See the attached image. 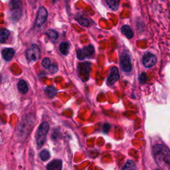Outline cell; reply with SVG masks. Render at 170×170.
Masks as SVG:
<instances>
[{
    "instance_id": "26",
    "label": "cell",
    "mask_w": 170,
    "mask_h": 170,
    "mask_svg": "<svg viewBox=\"0 0 170 170\" xmlns=\"http://www.w3.org/2000/svg\"><path fill=\"white\" fill-rule=\"evenodd\" d=\"M146 80V75L145 73H142L140 76V81L142 84H144Z\"/></svg>"
},
{
    "instance_id": "10",
    "label": "cell",
    "mask_w": 170,
    "mask_h": 170,
    "mask_svg": "<svg viewBox=\"0 0 170 170\" xmlns=\"http://www.w3.org/2000/svg\"><path fill=\"white\" fill-rule=\"evenodd\" d=\"M142 63L144 67L149 69V68H152L156 65L157 63V58L154 55L148 53L144 55Z\"/></svg>"
},
{
    "instance_id": "16",
    "label": "cell",
    "mask_w": 170,
    "mask_h": 170,
    "mask_svg": "<svg viewBox=\"0 0 170 170\" xmlns=\"http://www.w3.org/2000/svg\"><path fill=\"white\" fill-rule=\"evenodd\" d=\"M18 88L19 91L21 93H22V94H25V93H27L29 90L27 83L23 80H19L18 84Z\"/></svg>"
},
{
    "instance_id": "2",
    "label": "cell",
    "mask_w": 170,
    "mask_h": 170,
    "mask_svg": "<svg viewBox=\"0 0 170 170\" xmlns=\"http://www.w3.org/2000/svg\"><path fill=\"white\" fill-rule=\"evenodd\" d=\"M34 117L23 116L18 127V134L21 138H25L30 133L34 124Z\"/></svg>"
},
{
    "instance_id": "24",
    "label": "cell",
    "mask_w": 170,
    "mask_h": 170,
    "mask_svg": "<svg viewBox=\"0 0 170 170\" xmlns=\"http://www.w3.org/2000/svg\"><path fill=\"white\" fill-rule=\"evenodd\" d=\"M42 65L45 69H49L50 66L51 65V60L49 58H45L42 61Z\"/></svg>"
},
{
    "instance_id": "4",
    "label": "cell",
    "mask_w": 170,
    "mask_h": 170,
    "mask_svg": "<svg viewBox=\"0 0 170 170\" xmlns=\"http://www.w3.org/2000/svg\"><path fill=\"white\" fill-rule=\"evenodd\" d=\"M11 15L14 20H18L22 14V4L20 1L14 0L10 3Z\"/></svg>"
},
{
    "instance_id": "1",
    "label": "cell",
    "mask_w": 170,
    "mask_h": 170,
    "mask_svg": "<svg viewBox=\"0 0 170 170\" xmlns=\"http://www.w3.org/2000/svg\"><path fill=\"white\" fill-rule=\"evenodd\" d=\"M153 154L156 163L158 165H169L170 152L169 148L163 144H158L153 148Z\"/></svg>"
},
{
    "instance_id": "28",
    "label": "cell",
    "mask_w": 170,
    "mask_h": 170,
    "mask_svg": "<svg viewBox=\"0 0 170 170\" xmlns=\"http://www.w3.org/2000/svg\"><path fill=\"white\" fill-rule=\"evenodd\" d=\"M0 83H1V76H0Z\"/></svg>"
},
{
    "instance_id": "12",
    "label": "cell",
    "mask_w": 170,
    "mask_h": 170,
    "mask_svg": "<svg viewBox=\"0 0 170 170\" xmlns=\"http://www.w3.org/2000/svg\"><path fill=\"white\" fill-rule=\"evenodd\" d=\"M63 162L61 160H54L47 165V170H62Z\"/></svg>"
},
{
    "instance_id": "14",
    "label": "cell",
    "mask_w": 170,
    "mask_h": 170,
    "mask_svg": "<svg viewBox=\"0 0 170 170\" xmlns=\"http://www.w3.org/2000/svg\"><path fill=\"white\" fill-rule=\"evenodd\" d=\"M10 31L6 29H0V43L5 42L10 37Z\"/></svg>"
},
{
    "instance_id": "17",
    "label": "cell",
    "mask_w": 170,
    "mask_h": 170,
    "mask_svg": "<svg viewBox=\"0 0 170 170\" xmlns=\"http://www.w3.org/2000/svg\"><path fill=\"white\" fill-rule=\"evenodd\" d=\"M69 47L70 45L69 42H62L59 45V50H60L61 53L64 55H67L69 51Z\"/></svg>"
},
{
    "instance_id": "5",
    "label": "cell",
    "mask_w": 170,
    "mask_h": 170,
    "mask_svg": "<svg viewBox=\"0 0 170 170\" xmlns=\"http://www.w3.org/2000/svg\"><path fill=\"white\" fill-rule=\"evenodd\" d=\"M91 66V63L88 62L80 63L78 65L79 76L83 81H87L89 79Z\"/></svg>"
},
{
    "instance_id": "22",
    "label": "cell",
    "mask_w": 170,
    "mask_h": 170,
    "mask_svg": "<svg viewBox=\"0 0 170 170\" xmlns=\"http://www.w3.org/2000/svg\"><path fill=\"white\" fill-rule=\"evenodd\" d=\"M45 93L47 95L48 97L49 98H53L55 96V94L57 93V91L54 87H47L45 88Z\"/></svg>"
},
{
    "instance_id": "23",
    "label": "cell",
    "mask_w": 170,
    "mask_h": 170,
    "mask_svg": "<svg viewBox=\"0 0 170 170\" xmlns=\"http://www.w3.org/2000/svg\"><path fill=\"white\" fill-rule=\"evenodd\" d=\"M76 20H77L79 23H80L84 27H88L89 25V21L87 19L82 18V17H80V18Z\"/></svg>"
},
{
    "instance_id": "21",
    "label": "cell",
    "mask_w": 170,
    "mask_h": 170,
    "mask_svg": "<svg viewBox=\"0 0 170 170\" xmlns=\"http://www.w3.org/2000/svg\"><path fill=\"white\" fill-rule=\"evenodd\" d=\"M39 156H40V158L42 161H45L50 158L51 155H50L49 152L47 150H43L41 152Z\"/></svg>"
},
{
    "instance_id": "6",
    "label": "cell",
    "mask_w": 170,
    "mask_h": 170,
    "mask_svg": "<svg viewBox=\"0 0 170 170\" xmlns=\"http://www.w3.org/2000/svg\"><path fill=\"white\" fill-rule=\"evenodd\" d=\"M40 49L37 45H32L26 52L27 60L31 62H35L40 58Z\"/></svg>"
},
{
    "instance_id": "29",
    "label": "cell",
    "mask_w": 170,
    "mask_h": 170,
    "mask_svg": "<svg viewBox=\"0 0 170 170\" xmlns=\"http://www.w3.org/2000/svg\"><path fill=\"white\" fill-rule=\"evenodd\" d=\"M156 170H159V169H156Z\"/></svg>"
},
{
    "instance_id": "19",
    "label": "cell",
    "mask_w": 170,
    "mask_h": 170,
    "mask_svg": "<svg viewBox=\"0 0 170 170\" xmlns=\"http://www.w3.org/2000/svg\"><path fill=\"white\" fill-rule=\"evenodd\" d=\"M136 166L134 161L132 160H127L126 164L122 168V170H136Z\"/></svg>"
},
{
    "instance_id": "9",
    "label": "cell",
    "mask_w": 170,
    "mask_h": 170,
    "mask_svg": "<svg viewBox=\"0 0 170 170\" xmlns=\"http://www.w3.org/2000/svg\"><path fill=\"white\" fill-rule=\"evenodd\" d=\"M120 66L122 69L126 73H129L132 69L130 55L127 53H122L120 56Z\"/></svg>"
},
{
    "instance_id": "11",
    "label": "cell",
    "mask_w": 170,
    "mask_h": 170,
    "mask_svg": "<svg viewBox=\"0 0 170 170\" xmlns=\"http://www.w3.org/2000/svg\"><path fill=\"white\" fill-rule=\"evenodd\" d=\"M120 77V74H119V71L118 68L116 67H112L111 70H110V75L107 79V83L109 85H113L115 84L117 80Z\"/></svg>"
},
{
    "instance_id": "20",
    "label": "cell",
    "mask_w": 170,
    "mask_h": 170,
    "mask_svg": "<svg viewBox=\"0 0 170 170\" xmlns=\"http://www.w3.org/2000/svg\"><path fill=\"white\" fill-rule=\"evenodd\" d=\"M46 33L51 40H55L57 39L58 33L55 30H54V29H48V30L47 31Z\"/></svg>"
},
{
    "instance_id": "8",
    "label": "cell",
    "mask_w": 170,
    "mask_h": 170,
    "mask_svg": "<svg viewBox=\"0 0 170 170\" xmlns=\"http://www.w3.org/2000/svg\"><path fill=\"white\" fill-rule=\"evenodd\" d=\"M48 13L45 7H41L37 13V15L35 20V25L37 27H41L45 23L47 19Z\"/></svg>"
},
{
    "instance_id": "27",
    "label": "cell",
    "mask_w": 170,
    "mask_h": 170,
    "mask_svg": "<svg viewBox=\"0 0 170 170\" xmlns=\"http://www.w3.org/2000/svg\"><path fill=\"white\" fill-rule=\"evenodd\" d=\"M110 129V125L108 124H105L103 126V132L104 133H107L108 132V131Z\"/></svg>"
},
{
    "instance_id": "7",
    "label": "cell",
    "mask_w": 170,
    "mask_h": 170,
    "mask_svg": "<svg viewBox=\"0 0 170 170\" xmlns=\"http://www.w3.org/2000/svg\"><path fill=\"white\" fill-rule=\"evenodd\" d=\"M95 53V48L92 45L85 47L82 49H78L76 55L79 60L83 61L85 58L90 57Z\"/></svg>"
},
{
    "instance_id": "18",
    "label": "cell",
    "mask_w": 170,
    "mask_h": 170,
    "mask_svg": "<svg viewBox=\"0 0 170 170\" xmlns=\"http://www.w3.org/2000/svg\"><path fill=\"white\" fill-rule=\"evenodd\" d=\"M106 3L108 4L110 10L112 11H116L119 7V1L117 0H106Z\"/></svg>"
},
{
    "instance_id": "3",
    "label": "cell",
    "mask_w": 170,
    "mask_h": 170,
    "mask_svg": "<svg viewBox=\"0 0 170 170\" xmlns=\"http://www.w3.org/2000/svg\"><path fill=\"white\" fill-rule=\"evenodd\" d=\"M49 130V124L48 122H42L39 126L36 135V143L38 148H41L44 145L46 142L47 135Z\"/></svg>"
},
{
    "instance_id": "15",
    "label": "cell",
    "mask_w": 170,
    "mask_h": 170,
    "mask_svg": "<svg viewBox=\"0 0 170 170\" xmlns=\"http://www.w3.org/2000/svg\"><path fill=\"white\" fill-rule=\"evenodd\" d=\"M122 33L128 39H131L134 35L133 31L132 30V29L128 26V25H124V26H122L121 28Z\"/></svg>"
},
{
    "instance_id": "13",
    "label": "cell",
    "mask_w": 170,
    "mask_h": 170,
    "mask_svg": "<svg viewBox=\"0 0 170 170\" xmlns=\"http://www.w3.org/2000/svg\"><path fill=\"white\" fill-rule=\"evenodd\" d=\"M2 54V57L6 61H10L14 56L15 51L12 48H6L3 49Z\"/></svg>"
},
{
    "instance_id": "25",
    "label": "cell",
    "mask_w": 170,
    "mask_h": 170,
    "mask_svg": "<svg viewBox=\"0 0 170 170\" xmlns=\"http://www.w3.org/2000/svg\"><path fill=\"white\" fill-rule=\"evenodd\" d=\"M49 71L51 73H55L58 71V67L56 65H52L49 67Z\"/></svg>"
}]
</instances>
